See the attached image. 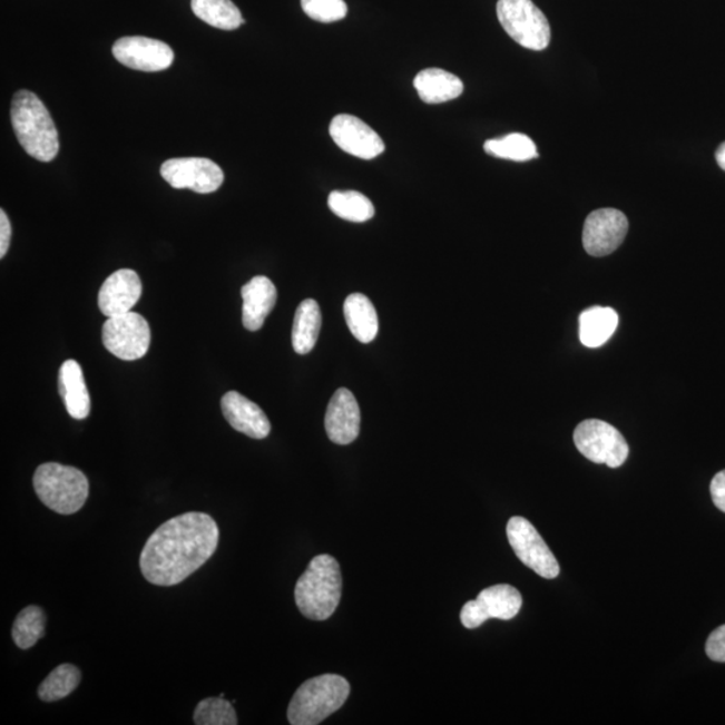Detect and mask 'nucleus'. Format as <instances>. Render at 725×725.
<instances>
[{"mask_svg": "<svg viewBox=\"0 0 725 725\" xmlns=\"http://www.w3.org/2000/svg\"><path fill=\"white\" fill-rule=\"evenodd\" d=\"M219 528L206 513L188 512L161 525L140 555V570L149 584L175 586L199 570L217 550Z\"/></svg>", "mask_w": 725, "mask_h": 725, "instance_id": "1", "label": "nucleus"}, {"mask_svg": "<svg viewBox=\"0 0 725 725\" xmlns=\"http://www.w3.org/2000/svg\"><path fill=\"white\" fill-rule=\"evenodd\" d=\"M11 123L25 151L31 158L48 163L60 151V139L45 104L29 90H19L11 104Z\"/></svg>", "mask_w": 725, "mask_h": 725, "instance_id": "2", "label": "nucleus"}, {"mask_svg": "<svg viewBox=\"0 0 725 725\" xmlns=\"http://www.w3.org/2000/svg\"><path fill=\"white\" fill-rule=\"evenodd\" d=\"M342 571L335 558L319 555L297 580L295 599L298 610L312 620L333 616L342 599Z\"/></svg>", "mask_w": 725, "mask_h": 725, "instance_id": "3", "label": "nucleus"}, {"mask_svg": "<svg viewBox=\"0 0 725 725\" xmlns=\"http://www.w3.org/2000/svg\"><path fill=\"white\" fill-rule=\"evenodd\" d=\"M351 694L350 683L339 675H322L305 682L287 707L292 725H317L341 709Z\"/></svg>", "mask_w": 725, "mask_h": 725, "instance_id": "4", "label": "nucleus"}, {"mask_svg": "<svg viewBox=\"0 0 725 725\" xmlns=\"http://www.w3.org/2000/svg\"><path fill=\"white\" fill-rule=\"evenodd\" d=\"M36 493L46 507L60 515H74L89 496V481L80 469L57 462L42 463L32 479Z\"/></svg>", "mask_w": 725, "mask_h": 725, "instance_id": "5", "label": "nucleus"}, {"mask_svg": "<svg viewBox=\"0 0 725 725\" xmlns=\"http://www.w3.org/2000/svg\"><path fill=\"white\" fill-rule=\"evenodd\" d=\"M496 11L502 29L522 48L541 51L550 45V23L532 0H499Z\"/></svg>", "mask_w": 725, "mask_h": 725, "instance_id": "6", "label": "nucleus"}, {"mask_svg": "<svg viewBox=\"0 0 725 725\" xmlns=\"http://www.w3.org/2000/svg\"><path fill=\"white\" fill-rule=\"evenodd\" d=\"M574 442L587 460L606 463L613 469L623 467L629 457V445L624 435L605 421L580 422L574 431Z\"/></svg>", "mask_w": 725, "mask_h": 725, "instance_id": "7", "label": "nucleus"}, {"mask_svg": "<svg viewBox=\"0 0 725 725\" xmlns=\"http://www.w3.org/2000/svg\"><path fill=\"white\" fill-rule=\"evenodd\" d=\"M102 343L110 354L133 362L146 356L151 344V330L139 313L108 317L102 326Z\"/></svg>", "mask_w": 725, "mask_h": 725, "instance_id": "8", "label": "nucleus"}, {"mask_svg": "<svg viewBox=\"0 0 725 725\" xmlns=\"http://www.w3.org/2000/svg\"><path fill=\"white\" fill-rule=\"evenodd\" d=\"M509 545L522 564L545 579L557 578L560 567L557 558L531 522L520 516L508 521Z\"/></svg>", "mask_w": 725, "mask_h": 725, "instance_id": "9", "label": "nucleus"}, {"mask_svg": "<svg viewBox=\"0 0 725 725\" xmlns=\"http://www.w3.org/2000/svg\"><path fill=\"white\" fill-rule=\"evenodd\" d=\"M522 606L521 594L513 586L496 585L482 590L461 610V623L467 629H476L488 619L509 620L518 616Z\"/></svg>", "mask_w": 725, "mask_h": 725, "instance_id": "10", "label": "nucleus"}, {"mask_svg": "<svg viewBox=\"0 0 725 725\" xmlns=\"http://www.w3.org/2000/svg\"><path fill=\"white\" fill-rule=\"evenodd\" d=\"M160 175L169 186L193 189L198 194H212L224 185L222 168L210 159L180 158L163 163Z\"/></svg>", "mask_w": 725, "mask_h": 725, "instance_id": "11", "label": "nucleus"}, {"mask_svg": "<svg viewBox=\"0 0 725 725\" xmlns=\"http://www.w3.org/2000/svg\"><path fill=\"white\" fill-rule=\"evenodd\" d=\"M629 221L616 208H599L587 217L584 227L585 251L592 257L616 252L626 238Z\"/></svg>", "mask_w": 725, "mask_h": 725, "instance_id": "12", "label": "nucleus"}, {"mask_svg": "<svg viewBox=\"0 0 725 725\" xmlns=\"http://www.w3.org/2000/svg\"><path fill=\"white\" fill-rule=\"evenodd\" d=\"M112 53L124 67L149 74L168 69L175 57L167 43L147 37L120 38L114 45Z\"/></svg>", "mask_w": 725, "mask_h": 725, "instance_id": "13", "label": "nucleus"}, {"mask_svg": "<svg viewBox=\"0 0 725 725\" xmlns=\"http://www.w3.org/2000/svg\"><path fill=\"white\" fill-rule=\"evenodd\" d=\"M330 135L339 148L359 159H375L385 149L381 136L355 116L337 115L333 117Z\"/></svg>", "mask_w": 725, "mask_h": 725, "instance_id": "14", "label": "nucleus"}, {"mask_svg": "<svg viewBox=\"0 0 725 725\" xmlns=\"http://www.w3.org/2000/svg\"><path fill=\"white\" fill-rule=\"evenodd\" d=\"M361 409L354 394L347 389H339L326 409V435L337 445H349L361 433Z\"/></svg>", "mask_w": 725, "mask_h": 725, "instance_id": "15", "label": "nucleus"}, {"mask_svg": "<svg viewBox=\"0 0 725 725\" xmlns=\"http://www.w3.org/2000/svg\"><path fill=\"white\" fill-rule=\"evenodd\" d=\"M143 284L135 271L120 270L110 274L99 293V308L104 316L115 317L133 312L139 303Z\"/></svg>", "mask_w": 725, "mask_h": 725, "instance_id": "16", "label": "nucleus"}, {"mask_svg": "<svg viewBox=\"0 0 725 725\" xmlns=\"http://www.w3.org/2000/svg\"><path fill=\"white\" fill-rule=\"evenodd\" d=\"M222 413L234 430L254 440H264L271 433V422L258 404L237 391H228L221 401Z\"/></svg>", "mask_w": 725, "mask_h": 725, "instance_id": "17", "label": "nucleus"}, {"mask_svg": "<svg viewBox=\"0 0 725 725\" xmlns=\"http://www.w3.org/2000/svg\"><path fill=\"white\" fill-rule=\"evenodd\" d=\"M241 295L244 298L242 323L245 329L252 332L263 329L266 317L277 303L276 286L270 278L257 276L242 286Z\"/></svg>", "mask_w": 725, "mask_h": 725, "instance_id": "18", "label": "nucleus"}, {"mask_svg": "<svg viewBox=\"0 0 725 725\" xmlns=\"http://www.w3.org/2000/svg\"><path fill=\"white\" fill-rule=\"evenodd\" d=\"M58 389L71 418L80 421L88 418L90 395L80 364L76 361L63 362L58 374Z\"/></svg>", "mask_w": 725, "mask_h": 725, "instance_id": "19", "label": "nucleus"}, {"mask_svg": "<svg viewBox=\"0 0 725 725\" xmlns=\"http://www.w3.org/2000/svg\"><path fill=\"white\" fill-rule=\"evenodd\" d=\"M418 96L427 104H442L459 99L463 84L459 77L449 71L430 68L421 70L414 78Z\"/></svg>", "mask_w": 725, "mask_h": 725, "instance_id": "20", "label": "nucleus"}, {"mask_svg": "<svg viewBox=\"0 0 725 725\" xmlns=\"http://www.w3.org/2000/svg\"><path fill=\"white\" fill-rule=\"evenodd\" d=\"M619 323L618 313L605 306H592L580 313L579 339L585 347L598 349L610 341Z\"/></svg>", "mask_w": 725, "mask_h": 725, "instance_id": "21", "label": "nucleus"}, {"mask_svg": "<svg viewBox=\"0 0 725 725\" xmlns=\"http://www.w3.org/2000/svg\"><path fill=\"white\" fill-rule=\"evenodd\" d=\"M344 317L349 329L359 342L371 343L378 335L379 320L374 304L362 293L345 298Z\"/></svg>", "mask_w": 725, "mask_h": 725, "instance_id": "22", "label": "nucleus"}, {"mask_svg": "<svg viewBox=\"0 0 725 725\" xmlns=\"http://www.w3.org/2000/svg\"><path fill=\"white\" fill-rule=\"evenodd\" d=\"M320 329H322V312L315 300L306 298L298 305L293 322L292 344L300 355L310 354L315 349Z\"/></svg>", "mask_w": 725, "mask_h": 725, "instance_id": "23", "label": "nucleus"}, {"mask_svg": "<svg viewBox=\"0 0 725 725\" xmlns=\"http://www.w3.org/2000/svg\"><path fill=\"white\" fill-rule=\"evenodd\" d=\"M192 9L195 16L215 29L237 30L245 23L232 0H192Z\"/></svg>", "mask_w": 725, "mask_h": 725, "instance_id": "24", "label": "nucleus"}, {"mask_svg": "<svg viewBox=\"0 0 725 725\" xmlns=\"http://www.w3.org/2000/svg\"><path fill=\"white\" fill-rule=\"evenodd\" d=\"M80 683V669L71 664H62L57 666L39 685L38 697L46 703L62 700V698L74 694Z\"/></svg>", "mask_w": 725, "mask_h": 725, "instance_id": "25", "label": "nucleus"}, {"mask_svg": "<svg viewBox=\"0 0 725 725\" xmlns=\"http://www.w3.org/2000/svg\"><path fill=\"white\" fill-rule=\"evenodd\" d=\"M483 151L494 158L512 161H528L537 159L539 156L537 144L531 137L522 134H511L501 137V139L487 140L483 144Z\"/></svg>", "mask_w": 725, "mask_h": 725, "instance_id": "26", "label": "nucleus"}, {"mask_svg": "<svg viewBox=\"0 0 725 725\" xmlns=\"http://www.w3.org/2000/svg\"><path fill=\"white\" fill-rule=\"evenodd\" d=\"M329 206L337 217L356 224L368 222L375 215L372 202L357 192H333L329 197Z\"/></svg>", "mask_w": 725, "mask_h": 725, "instance_id": "27", "label": "nucleus"}, {"mask_svg": "<svg viewBox=\"0 0 725 725\" xmlns=\"http://www.w3.org/2000/svg\"><path fill=\"white\" fill-rule=\"evenodd\" d=\"M46 616L39 606L26 607L12 625V639L19 649H30L45 636Z\"/></svg>", "mask_w": 725, "mask_h": 725, "instance_id": "28", "label": "nucleus"}, {"mask_svg": "<svg viewBox=\"0 0 725 725\" xmlns=\"http://www.w3.org/2000/svg\"><path fill=\"white\" fill-rule=\"evenodd\" d=\"M194 723L197 725H235L237 714L232 703L224 697H208L202 700L194 712Z\"/></svg>", "mask_w": 725, "mask_h": 725, "instance_id": "29", "label": "nucleus"}, {"mask_svg": "<svg viewBox=\"0 0 725 725\" xmlns=\"http://www.w3.org/2000/svg\"><path fill=\"white\" fill-rule=\"evenodd\" d=\"M302 8L306 16L320 23L342 21L349 12L344 0H302Z\"/></svg>", "mask_w": 725, "mask_h": 725, "instance_id": "30", "label": "nucleus"}, {"mask_svg": "<svg viewBox=\"0 0 725 725\" xmlns=\"http://www.w3.org/2000/svg\"><path fill=\"white\" fill-rule=\"evenodd\" d=\"M705 651L712 662L725 663V625L711 633Z\"/></svg>", "mask_w": 725, "mask_h": 725, "instance_id": "31", "label": "nucleus"}, {"mask_svg": "<svg viewBox=\"0 0 725 725\" xmlns=\"http://www.w3.org/2000/svg\"><path fill=\"white\" fill-rule=\"evenodd\" d=\"M711 496L716 508L725 513V470L718 472L712 480Z\"/></svg>", "mask_w": 725, "mask_h": 725, "instance_id": "32", "label": "nucleus"}, {"mask_svg": "<svg viewBox=\"0 0 725 725\" xmlns=\"http://www.w3.org/2000/svg\"><path fill=\"white\" fill-rule=\"evenodd\" d=\"M11 242V225L8 214L0 212V258H3L9 252Z\"/></svg>", "mask_w": 725, "mask_h": 725, "instance_id": "33", "label": "nucleus"}, {"mask_svg": "<svg viewBox=\"0 0 725 725\" xmlns=\"http://www.w3.org/2000/svg\"><path fill=\"white\" fill-rule=\"evenodd\" d=\"M716 161L718 167L725 172V141L718 146L716 151Z\"/></svg>", "mask_w": 725, "mask_h": 725, "instance_id": "34", "label": "nucleus"}]
</instances>
